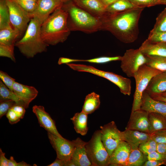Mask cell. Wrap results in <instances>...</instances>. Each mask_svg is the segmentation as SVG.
<instances>
[{"instance_id": "cell-25", "label": "cell", "mask_w": 166, "mask_h": 166, "mask_svg": "<svg viewBox=\"0 0 166 166\" xmlns=\"http://www.w3.org/2000/svg\"><path fill=\"white\" fill-rule=\"evenodd\" d=\"M150 133L166 130V118L161 115L153 112H149Z\"/></svg>"}, {"instance_id": "cell-38", "label": "cell", "mask_w": 166, "mask_h": 166, "mask_svg": "<svg viewBox=\"0 0 166 166\" xmlns=\"http://www.w3.org/2000/svg\"><path fill=\"white\" fill-rule=\"evenodd\" d=\"M16 0L19 4L25 11L30 14L34 12L37 6V1Z\"/></svg>"}, {"instance_id": "cell-1", "label": "cell", "mask_w": 166, "mask_h": 166, "mask_svg": "<svg viewBox=\"0 0 166 166\" xmlns=\"http://www.w3.org/2000/svg\"><path fill=\"white\" fill-rule=\"evenodd\" d=\"M144 8L136 7L120 13L105 12L100 18V30L111 33L120 41L130 43L137 38L139 34L138 23Z\"/></svg>"}, {"instance_id": "cell-6", "label": "cell", "mask_w": 166, "mask_h": 166, "mask_svg": "<svg viewBox=\"0 0 166 166\" xmlns=\"http://www.w3.org/2000/svg\"><path fill=\"white\" fill-rule=\"evenodd\" d=\"M162 72L146 64L139 68L133 77L136 82V89L132 111L141 109L143 93L145 90L151 78L156 74Z\"/></svg>"}, {"instance_id": "cell-27", "label": "cell", "mask_w": 166, "mask_h": 166, "mask_svg": "<svg viewBox=\"0 0 166 166\" xmlns=\"http://www.w3.org/2000/svg\"><path fill=\"white\" fill-rule=\"evenodd\" d=\"M147 160V155L144 154L139 148H131L125 166H143Z\"/></svg>"}, {"instance_id": "cell-10", "label": "cell", "mask_w": 166, "mask_h": 166, "mask_svg": "<svg viewBox=\"0 0 166 166\" xmlns=\"http://www.w3.org/2000/svg\"><path fill=\"white\" fill-rule=\"evenodd\" d=\"M100 128L101 141L110 157L119 144L124 141L123 131L118 129L114 121Z\"/></svg>"}, {"instance_id": "cell-53", "label": "cell", "mask_w": 166, "mask_h": 166, "mask_svg": "<svg viewBox=\"0 0 166 166\" xmlns=\"http://www.w3.org/2000/svg\"><path fill=\"white\" fill-rule=\"evenodd\" d=\"M30 164H27L24 161H22L19 163H18L17 166H29Z\"/></svg>"}, {"instance_id": "cell-45", "label": "cell", "mask_w": 166, "mask_h": 166, "mask_svg": "<svg viewBox=\"0 0 166 166\" xmlns=\"http://www.w3.org/2000/svg\"><path fill=\"white\" fill-rule=\"evenodd\" d=\"M162 165H165L164 161L148 160L143 166H159Z\"/></svg>"}, {"instance_id": "cell-20", "label": "cell", "mask_w": 166, "mask_h": 166, "mask_svg": "<svg viewBox=\"0 0 166 166\" xmlns=\"http://www.w3.org/2000/svg\"><path fill=\"white\" fill-rule=\"evenodd\" d=\"M145 91L151 97L166 92V71L153 76Z\"/></svg>"}, {"instance_id": "cell-17", "label": "cell", "mask_w": 166, "mask_h": 166, "mask_svg": "<svg viewBox=\"0 0 166 166\" xmlns=\"http://www.w3.org/2000/svg\"><path fill=\"white\" fill-rule=\"evenodd\" d=\"M75 146L71 158L76 166H91L92 164L87 155L85 144L86 142L79 137L74 140Z\"/></svg>"}, {"instance_id": "cell-23", "label": "cell", "mask_w": 166, "mask_h": 166, "mask_svg": "<svg viewBox=\"0 0 166 166\" xmlns=\"http://www.w3.org/2000/svg\"><path fill=\"white\" fill-rule=\"evenodd\" d=\"M20 36L19 32L12 25L0 29V44L15 45L17 39Z\"/></svg>"}, {"instance_id": "cell-14", "label": "cell", "mask_w": 166, "mask_h": 166, "mask_svg": "<svg viewBox=\"0 0 166 166\" xmlns=\"http://www.w3.org/2000/svg\"><path fill=\"white\" fill-rule=\"evenodd\" d=\"M33 112L38 120L40 126L48 132L60 137H62L58 132L54 120L42 106L35 105L32 108Z\"/></svg>"}, {"instance_id": "cell-11", "label": "cell", "mask_w": 166, "mask_h": 166, "mask_svg": "<svg viewBox=\"0 0 166 166\" xmlns=\"http://www.w3.org/2000/svg\"><path fill=\"white\" fill-rule=\"evenodd\" d=\"M48 136L56 152L57 158L66 161L70 160L75 148L74 140L71 141L49 132Z\"/></svg>"}, {"instance_id": "cell-12", "label": "cell", "mask_w": 166, "mask_h": 166, "mask_svg": "<svg viewBox=\"0 0 166 166\" xmlns=\"http://www.w3.org/2000/svg\"><path fill=\"white\" fill-rule=\"evenodd\" d=\"M63 3L59 0H38L34 11L30 14L31 18L36 20L41 25Z\"/></svg>"}, {"instance_id": "cell-31", "label": "cell", "mask_w": 166, "mask_h": 166, "mask_svg": "<svg viewBox=\"0 0 166 166\" xmlns=\"http://www.w3.org/2000/svg\"><path fill=\"white\" fill-rule=\"evenodd\" d=\"M12 25L6 0H0V29Z\"/></svg>"}, {"instance_id": "cell-26", "label": "cell", "mask_w": 166, "mask_h": 166, "mask_svg": "<svg viewBox=\"0 0 166 166\" xmlns=\"http://www.w3.org/2000/svg\"><path fill=\"white\" fill-rule=\"evenodd\" d=\"M100 105V95L93 92L86 96L82 111L88 114H90L98 109Z\"/></svg>"}, {"instance_id": "cell-3", "label": "cell", "mask_w": 166, "mask_h": 166, "mask_svg": "<svg viewBox=\"0 0 166 166\" xmlns=\"http://www.w3.org/2000/svg\"><path fill=\"white\" fill-rule=\"evenodd\" d=\"M62 8L67 13V25L71 31L91 34L100 30V19L78 6L72 0L64 3Z\"/></svg>"}, {"instance_id": "cell-7", "label": "cell", "mask_w": 166, "mask_h": 166, "mask_svg": "<svg viewBox=\"0 0 166 166\" xmlns=\"http://www.w3.org/2000/svg\"><path fill=\"white\" fill-rule=\"evenodd\" d=\"M85 146L92 166L109 165L110 156L101 141L100 130L94 133Z\"/></svg>"}, {"instance_id": "cell-5", "label": "cell", "mask_w": 166, "mask_h": 166, "mask_svg": "<svg viewBox=\"0 0 166 166\" xmlns=\"http://www.w3.org/2000/svg\"><path fill=\"white\" fill-rule=\"evenodd\" d=\"M66 65L74 70L89 73L107 79L117 86L121 93L124 95L130 96L131 94V81L129 78L112 72L101 70L90 65L72 63Z\"/></svg>"}, {"instance_id": "cell-2", "label": "cell", "mask_w": 166, "mask_h": 166, "mask_svg": "<svg viewBox=\"0 0 166 166\" xmlns=\"http://www.w3.org/2000/svg\"><path fill=\"white\" fill-rule=\"evenodd\" d=\"M67 12L62 8H57L41 25L42 37L48 45H54L65 42L71 31L67 22Z\"/></svg>"}, {"instance_id": "cell-32", "label": "cell", "mask_w": 166, "mask_h": 166, "mask_svg": "<svg viewBox=\"0 0 166 166\" xmlns=\"http://www.w3.org/2000/svg\"><path fill=\"white\" fill-rule=\"evenodd\" d=\"M166 31V8L156 18L155 24L149 34Z\"/></svg>"}, {"instance_id": "cell-16", "label": "cell", "mask_w": 166, "mask_h": 166, "mask_svg": "<svg viewBox=\"0 0 166 166\" xmlns=\"http://www.w3.org/2000/svg\"><path fill=\"white\" fill-rule=\"evenodd\" d=\"M141 109L159 113L166 118V102L154 99L145 91L142 94Z\"/></svg>"}, {"instance_id": "cell-33", "label": "cell", "mask_w": 166, "mask_h": 166, "mask_svg": "<svg viewBox=\"0 0 166 166\" xmlns=\"http://www.w3.org/2000/svg\"><path fill=\"white\" fill-rule=\"evenodd\" d=\"M15 45H10L0 44V56L7 57L15 62L14 50Z\"/></svg>"}, {"instance_id": "cell-40", "label": "cell", "mask_w": 166, "mask_h": 166, "mask_svg": "<svg viewBox=\"0 0 166 166\" xmlns=\"http://www.w3.org/2000/svg\"><path fill=\"white\" fill-rule=\"evenodd\" d=\"M150 134V138L157 143L166 144V130L156 132Z\"/></svg>"}, {"instance_id": "cell-49", "label": "cell", "mask_w": 166, "mask_h": 166, "mask_svg": "<svg viewBox=\"0 0 166 166\" xmlns=\"http://www.w3.org/2000/svg\"><path fill=\"white\" fill-rule=\"evenodd\" d=\"M156 151L160 153L166 154V144L157 143Z\"/></svg>"}, {"instance_id": "cell-44", "label": "cell", "mask_w": 166, "mask_h": 166, "mask_svg": "<svg viewBox=\"0 0 166 166\" xmlns=\"http://www.w3.org/2000/svg\"><path fill=\"white\" fill-rule=\"evenodd\" d=\"M11 108L20 119L24 117L26 112V108L24 106L18 104H16Z\"/></svg>"}, {"instance_id": "cell-48", "label": "cell", "mask_w": 166, "mask_h": 166, "mask_svg": "<svg viewBox=\"0 0 166 166\" xmlns=\"http://www.w3.org/2000/svg\"><path fill=\"white\" fill-rule=\"evenodd\" d=\"M66 160L57 158L55 160L48 166H65Z\"/></svg>"}, {"instance_id": "cell-58", "label": "cell", "mask_w": 166, "mask_h": 166, "mask_svg": "<svg viewBox=\"0 0 166 166\" xmlns=\"http://www.w3.org/2000/svg\"><path fill=\"white\" fill-rule=\"evenodd\" d=\"M165 165H166V161L165 162Z\"/></svg>"}, {"instance_id": "cell-34", "label": "cell", "mask_w": 166, "mask_h": 166, "mask_svg": "<svg viewBox=\"0 0 166 166\" xmlns=\"http://www.w3.org/2000/svg\"><path fill=\"white\" fill-rule=\"evenodd\" d=\"M157 143L152 139L150 138L145 143L140 145L139 149L144 154L148 155L149 153L156 151Z\"/></svg>"}, {"instance_id": "cell-29", "label": "cell", "mask_w": 166, "mask_h": 166, "mask_svg": "<svg viewBox=\"0 0 166 166\" xmlns=\"http://www.w3.org/2000/svg\"><path fill=\"white\" fill-rule=\"evenodd\" d=\"M129 0H118L107 6L106 12L110 14L121 12L136 7Z\"/></svg>"}, {"instance_id": "cell-39", "label": "cell", "mask_w": 166, "mask_h": 166, "mask_svg": "<svg viewBox=\"0 0 166 166\" xmlns=\"http://www.w3.org/2000/svg\"><path fill=\"white\" fill-rule=\"evenodd\" d=\"M147 39L152 42H166V31L149 34Z\"/></svg>"}, {"instance_id": "cell-35", "label": "cell", "mask_w": 166, "mask_h": 166, "mask_svg": "<svg viewBox=\"0 0 166 166\" xmlns=\"http://www.w3.org/2000/svg\"><path fill=\"white\" fill-rule=\"evenodd\" d=\"M122 56H116L113 57H101L87 60H80L79 61L87 62L89 63L103 64L109 62L120 61Z\"/></svg>"}, {"instance_id": "cell-50", "label": "cell", "mask_w": 166, "mask_h": 166, "mask_svg": "<svg viewBox=\"0 0 166 166\" xmlns=\"http://www.w3.org/2000/svg\"><path fill=\"white\" fill-rule=\"evenodd\" d=\"M18 163L14 160L13 156H10L8 159V166H17Z\"/></svg>"}, {"instance_id": "cell-28", "label": "cell", "mask_w": 166, "mask_h": 166, "mask_svg": "<svg viewBox=\"0 0 166 166\" xmlns=\"http://www.w3.org/2000/svg\"><path fill=\"white\" fill-rule=\"evenodd\" d=\"M6 100L14 101L17 104L23 106L26 109L28 108L23 101L19 98L13 91L10 90L0 80V101Z\"/></svg>"}, {"instance_id": "cell-22", "label": "cell", "mask_w": 166, "mask_h": 166, "mask_svg": "<svg viewBox=\"0 0 166 166\" xmlns=\"http://www.w3.org/2000/svg\"><path fill=\"white\" fill-rule=\"evenodd\" d=\"M139 49L145 56L155 55L166 57V42H152L147 39Z\"/></svg>"}, {"instance_id": "cell-46", "label": "cell", "mask_w": 166, "mask_h": 166, "mask_svg": "<svg viewBox=\"0 0 166 166\" xmlns=\"http://www.w3.org/2000/svg\"><path fill=\"white\" fill-rule=\"evenodd\" d=\"M78 59H72L64 57H61L58 60V64L60 65L62 64H67L75 62H78Z\"/></svg>"}, {"instance_id": "cell-4", "label": "cell", "mask_w": 166, "mask_h": 166, "mask_svg": "<svg viewBox=\"0 0 166 166\" xmlns=\"http://www.w3.org/2000/svg\"><path fill=\"white\" fill-rule=\"evenodd\" d=\"M41 25L34 18H31L25 34L15 46L28 58H32L38 53L47 50L49 45L43 40L41 31Z\"/></svg>"}, {"instance_id": "cell-42", "label": "cell", "mask_w": 166, "mask_h": 166, "mask_svg": "<svg viewBox=\"0 0 166 166\" xmlns=\"http://www.w3.org/2000/svg\"><path fill=\"white\" fill-rule=\"evenodd\" d=\"M148 160L166 161V154H163L156 151L152 152L147 155Z\"/></svg>"}, {"instance_id": "cell-41", "label": "cell", "mask_w": 166, "mask_h": 166, "mask_svg": "<svg viewBox=\"0 0 166 166\" xmlns=\"http://www.w3.org/2000/svg\"><path fill=\"white\" fill-rule=\"evenodd\" d=\"M0 78L5 85L13 91V86L15 80L9 76L7 73L1 70L0 71Z\"/></svg>"}, {"instance_id": "cell-18", "label": "cell", "mask_w": 166, "mask_h": 166, "mask_svg": "<svg viewBox=\"0 0 166 166\" xmlns=\"http://www.w3.org/2000/svg\"><path fill=\"white\" fill-rule=\"evenodd\" d=\"M72 0L78 6L100 19L106 12V7L100 0Z\"/></svg>"}, {"instance_id": "cell-51", "label": "cell", "mask_w": 166, "mask_h": 166, "mask_svg": "<svg viewBox=\"0 0 166 166\" xmlns=\"http://www.w3.org/2000/svg\"><path fill=\"white\" fill-rule=\"evenodd\" d=\"M106 7L118 0H100Z\"/></svg>"}, {"instance_id": "cell-37", "label": "cell", "mask_w": 166, "mask_h": 166, "mask_svg": "<svg viewBox=\"0 0 166 166\" xmlns=\"http://www.w3.org/2000/svg\"><path fill=\"white\" fill-rule=\"evenodd\" d=\"M16 104L15 101L11 100L0 101V118L6 115L9 110Z\"/></svg>"}, {"instance_id": "cell-36", "label": "cell", "mask_w": 166, "mask_h": 166, "mask_svg": "<svg viewBox=\"0 0 166 166\" xmlns=\"http://www.w3.org/2000/svg\"><path fill=\"white\" fill-rule=\"evenodd\" d=\"M135 6L139 7H149L160 4V0H129Z\"/></svg>"}, {"instance_id": "cell-15", "label": "cell", "mask_w": 166, "mask_h": 166, "mask_svg": "<svg viewBox=\"0 0 166 166\" xmlns=\"http://www.w3.org/2000/svg\"><path fill=\"white\" fill-rule=\"evenodd\" d=\"M131 148L126 141H121L110 157L109 165L125 166Z\"/></svg>"}, {"instance_id": "cell-19", "label": "cell", "mask_w": 166, "mask_h": 166, "mask_svg": "<svg viewBox=\"0 0 166 166\" xmlns=\"http://www.w3.org/2000/svg\"><path fill=\"white\" fill-rule=\"evenodd\" d=\"M13 91L29 107L30 103L37 97L38 91L34 87L23 85L16 81L13 86Z\"/></svg>"}, {"instance_id": "cell-54", "label": "cell", "mask_w": 166, "mask_h": 166, "mask_svg": "<svg viewBox=\"0 0 166 166\" xmlns=\"http://www.w3.org/2000/svg\"><path fill=\"white\" fill-rule=\"evenodd\" d=\"M160 4L166 5V0H160Z\"/></svg>"}, {"instance_id": "cell-55", "label": "cell", "mask_w": 166, "mask_h": 166, "mask_svg": "<svg viewBox=\"0 0 166 166\" xmlns=\"http://www.w3.org/2000/svg\"><path fill=\"white\" fill-rule=\"evenodd\" d=\"M156 95L160 96L166 98V92L164 93H162V94H160V95ZM156 95H154V96H156Z\"/></svg>"}, {"instance_id": "cell-56", "label": "cell", "mask_w": 166, "mask_h": 166, "mask_svg": "<svg viewBox=\"0 0 166 166\" xmlns=\"http://www.w3.org/2000/svg\"><path fill=\"white\" fill-rule=\"evenodd\" d=\"M60 1H61L62 2H63V3L66 2H67L69 1L72 0H59Z\"/></svg>"}, {"instance_id": "cell-52", "label": "cell", "mask_w": 166, "mask_h": 166, "mask_svg": "<svg viewBox=\"0 0 166 166\" xmlns=\"http://www.w3.org/2000/svg\"><path fill=\"white\" fill-rule=\"evenodd\" d=\"M151 97L155 100L166 102V98L165 97L158 95L154 96Z\"/></svg>"}, {"instance_id": "cell-8", "label": "cell", "mask_w": 166, "mask_h": 166, "mask_svg": "<svg viewBox=\"0 0 166 166\" xmlns=\"http://www.w3.org/2000/svg\"><path fill=\"white\" fill-rule=\"evenodd\" d=\"M8 8L10 22L21 35L25 32L31 18L30 14L25 11L16 0H6Z\"/></svg>"}, {"instance_id": "cell-13", "label": "cell", "mask_w": 166, "mask_h": 166, "mask_svg": "<svg viewBox=\"0 0 166 166\" xmlns=\"http://www.w3.org/2000/svg\"><path fill=\"white\" fill-rule=\"evenodd\" d=\"M149 112L142 109L132 111L125 129L150 133Z\"/></svg>"}, {"instance_id": "cell-57", "label": "cell", "mask_w": 166, "mask_h": 166, "mask_svg": "<svg viewBox=\"0 0 166 166\" xmlns=\"http://www.w3.org/2000/svg\"><path fill=\"white\" fill-rule=\"evenodd\" d=\"M21 1H37L38 0H17Z\"/></svg>"}, {"instance_id": "cell-30", "label": "cell", "mask_w": 166, "mask_h": 166, "mask_svg": "<svg viewBox=\"0 0 166 166\" xmlns=\"http://www.w3.org/2000/svg\"><path fill=\"white\" fill-rule=\"evenodd\" d=\"M146 64L162 72L166 71V57L155 55L145 56Z\"/></svg>"}, {"instance_id": "cell-24", "label": "cell", "mask_w": 166, "mask_h": 166, "mask_svg": "<svg viewBox=\"0 0 166 166\" xmlns=\"http://www.w3.org/2000/svg\"><path fill=\"white\" fill-rule=\"evenodd\" d=\"M88 114L83 111L76 113L71 118L76 132L82 136L85 135L88 130L87 126Z\"/></svg>"}, {"instance_id": "cell-9", "label": "cell", "mask_w": 166, "mask_h": 166, "mask_svg": "<svg viewBox=\"0 0 166 166\" xmlns=\"http://www.w3.org/2000/svg\"><path fill=\"white\" fill-rule=\"evenodd\" d=\"M120 61L123 72L128 77H133L139 68L146 64L147 59L139 48L126 50Z\"/></svg>"}, {"instance_id": "cell-43", "label": "cell", "mask_w": 166, "mask_h": 166, "mask_svg": "<svg viewBox=\"0 0 166 166\" xmlns=\"http://www.w3.org/2000/svg\"><path fill=\"white\" fill-rule=\"evenodd\" d=\"M6 116L9 123L11 124H16L20 120L11 108L9 110Z\"/></svg>"}, {"instance_id": "cell-21", "label": "cell", "mask_w": 166, "mask_h": 166, "mask_svg": "<svg viewBox=\"0 0 166 166\" xmlns=\"http://www.w3.org/2000/svg\"><path fill=\"white\" fill-rule=\"evenodd\" d=\"M124 140L131 146V148H139V145L150 138V134L137 130L125 129L123 131Z\"/></svg>"}, {"instance_id": "cell-47", "label": "cell", "mask_w": 166, "mask_h": 166, "mask_svg": "<svg viewBox=\"0 0 166 166\" xmlns=\"http://www.w3.org/2000/svg\"><path fill=\"white\" fill-rule=\"evenodd\" d=\"M5 153L0 148V166H7L8 164V159L5 156Z\"/></svg>"}]
</instances>
